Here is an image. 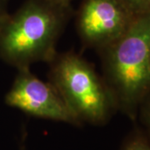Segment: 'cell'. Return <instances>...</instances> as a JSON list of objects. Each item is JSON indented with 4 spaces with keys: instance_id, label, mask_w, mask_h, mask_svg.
I'll return each instance as SVG.
<instances>
[{
    "instance_id": "ba28073f",
    "label": "cell",
    "mask_w": 150,
    "mask_h": 150,
    "mask_svg": "<svg viewBox=\"0 0 150 150\" xmlns=\"http://www.w3.org/2000/svg\"><path fill=\"white\" fill-rule=\"evenodd\" d=\"M139 111L140 112L142 123L150 135V93L142 102Z\"/></svg>"
},
{
    "instance_id": "5b68a950",
    "label": "cell",
    "mask_w": 150,
    "mask_h": 150,
    "mask_svg": "<svg viewBox=\"0 0 150 150\" xmlns=\"http://www.w3.org/2000/svg\"><path fill=\"white\" fill-rule=\"evenodd\" d=\"M134 18L118 0H83L76 25L83 43L100 52L127 30Z\"/></svg>"
},
{
    "instance_id": "3957f363",
    "label": "cell",
    "mask_w": 150,
    "mask_h": 150,
    "mask_svg": "<svg viewBox=\"0 0 150 150\" xmlns=\"http://www.w3.org/2000/svg\"><path fill=\"white\" fill-rule=\"evenodd\" d=\"M49 64V83L81 123L102 125L118 110L103 77L81 56L73 52L57 53Z\"/></svg>"
},
{
    "instance_id": "52a82bcc",
    "label": "cell",
    "mask_w": 150,
    "mask_h": 150,
    "mask_svg": "<svg viewBox=\"0 0 150 150\" xmlns=\"http://www.w3.org/2000/svg\"><path fill=\"white\" fill-rule=\"evenodd\" d=\"M134 16L150 12V0H118Z\"/></svg>"
},
{
    "instance_id": "8992f818",
    "label": "cell",
    "mask_w": 150,
    "mask_h": 150,
    "mask_svg": "<svg viewBox=\"0 0 150 150\" xmlns=\"http://www.w3.org/2000/svg\"><path fill=\"white\" fill-rule=\"evenodd\" d=\"M121 150H150V143L142 133L134 132L124 142Z\"/></svg>"
},
{
    "instance_id": "7a4b0ae2",
    "label": "cell",
    "mask_w": 150,
    "mask_h": 150,
    "mask_svg": "<svg viewBox=\"0 0 150 150\" xmlns=\"http://www.w3.org/2000/svg\"><path fill=\"white\" fill-rule=\"evenodd\" d=\"M99 53L103 79L118 110L134 119L150 93V12L135 16L127 30Z\"/></svg>"
},
{
    "instance_id": "6da1fadb",
    "label": "cell",
    "mask_w": 150,
    "mask_h": 150,
    "mask_svg": "<svg viewBox=\"0 0 150 150\" xmlns=\"http://www.w3.org/2000/svg\"><path fill=\"white\" fill-rule=\"evenodd\" d=\"M71 14V5L57 0H27L0 24V59L18 70L49 64Z\"/></svg>"
},
{
    "instance_id": "9c48e42d",
    "label": "cell",
    "mask_w": 150,
    "mask_h": 150,
    "mask_svg": "<svg viewBox=\"0 0 150 150\" xmlns=\"http://www.w3.org/2000/svg\"><path fill=\"white\" fill-rule=\"evenodd\" d=\"M8 0H0V24L8 16Z\"/></svg>"
},
{
    "instance_id": "277c9868",
    "label": "cell",
    "mask_w": 150,
    "mask_h": 150,
    "mask_svg": "<svg viewBox=\"0 0 150 150\" xmlns=\"http://www.w3.org/2000/svg\"><path fill=\"white\" fill-rule=\"evenodd\" d=\"M5 103L37 118L81 125L56 88L33 74L30 68L18 70L14 82L6 94Z\"/></svg>"
},
{
    "instance_id": "30bf717a",
    "label": "cell",
    "mask_w": 150,
    "mask_h": 150,
    "mask_svg": "<svg viewBox=\"0 0 150 150\" xmlns=\"http://www.w3.org/2000/svg\"><path fill=\"white\" fill-rule=\"evenodd\" d=\"M57 1H59L60 3H63V4H70L73 0H57Z\"/></svg>"
}]
</instances>
